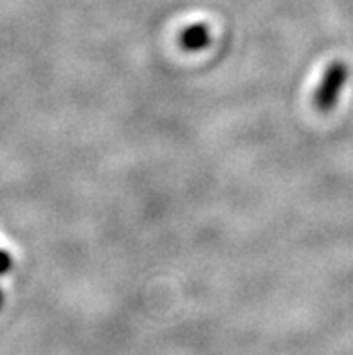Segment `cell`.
<instances>
[{
  "label": "cell",
  "instance_id": "obj_2",
  "mask_svg": "<svg viewBox=\"0 0 353 355\" xmlns=\"http://www.w3.org/2000/svg\"><path fill=\"white\" fill-rule=\"evenodd\" d=\"M11 266H13V260H11V257H9V252L0 249V276L6 275V272L11 269Z\"/></svg>",
  "mask_w": 353,
  "mask_h": 355
},
{
  "label": "cell",
  "instance_id": "obj_1",
  "mask_svg": "<svg viewBox=\"0 0 353 355\" xmlns=\"http://www.w3.org/2000/svg\"><path fill=\"white\" fill-rule=\"evenodd\" d=\"M346 78H348V71L343 63L337 62L330 65L318 92V107L321 110H330L336 107L341 90L346 83Z\"/></svg>",
  "mask_w": 353,
  "mask_h": 355
},
{
  "label": "cell",
  "instance_id": "obj_3",
  "mask_svg": "<svg viewBox=\"0 0 353 355\" xmlns=\"http://www.w3.org/2000/svg\"><path fill=\"white\" fill-rule=\"evenodd\" d=\"M2 305H4V294L0 291V309H2Z\"/></svg>",
  "mask_w": 353,
  "mask_h": 355
}]
</instances>
